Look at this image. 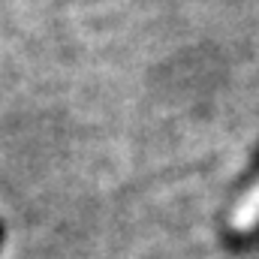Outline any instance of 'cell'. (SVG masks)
Instances as JSON below:
<instances>
[{
    "instance_id": "1",
    "label": "cell",
    "mask_w": 259,
    "mask_h": 259,
    "mask_svg": "<svg viewBox=\"0 0 259 259\" xmlns=\"http://www.w3.org/2000/svg\"><path fill=\"white\" fill-rule=\"evenodd\" d=\"M232 223H235V229H241V232H250V229L259 226V184L253 190H247L244 199L238 202Z\"/></svg>"
},
{
    "instance_id": "2",
    "label": "cell",
    "mask_w": 259,
    "mask_h": 259,
    "mask_svg": "<svg viewBox=\"0 0 259 259\" xmlns=\"http://www.w3.org/2000/svg\"><path fill=\"white\" fill-rule=\"evenodd\" d=\"M0 238H3V226H0Z\"/></svg>"
}]
</instances>
